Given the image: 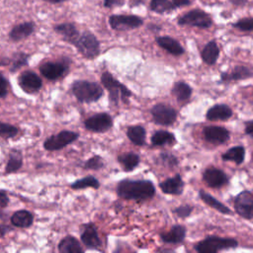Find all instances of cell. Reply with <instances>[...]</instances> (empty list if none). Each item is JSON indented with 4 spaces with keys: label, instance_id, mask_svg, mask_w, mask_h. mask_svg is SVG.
I'll list each match as a JSON object with an SVG mask.
<instances>
[{
    "label": "cell",
    "instance_id": "cell-1",
    "mask_svg": "<svg viewBox=\"0 0 253 253\" xmlns=\"http://www.w3.org/2000/svg\"><path fill=\"white\" fill-rule=\"evenodd\" d=\"M117 193L126 200H146L155 195V187L146 180H123L117 186Z\"/></svg>",
    "mask_w": 253,
    "mask_h": 253
},
{
    "label": "cell",
    "instance_id": "cell-2",
    "mask_svg": "<svg viewBox=\"0 0 253 253\" xmlns=\"http://www.w3.org/2000/svg\"><path fill=\"white\" fill-rule=\"evenodd\" d=\"M75 98L81 103H92L103 96V88L96 82L87 80H76L71 85Z\"/></svg>",
    "mask_w": 253,
    "mask_h": 253
},
{
    "label": "cell",
    "instance_id": "cell-3",
    "mask_svg": "<svg viewBox=\"0 0 253 253\" xmlns=\"http://www.w3.org/2000/svg\"><path fill=\"white\" fill-rule=\"evenodd\" d=\"M101 82L103 86L109 92V100L113 105H118L120 101L127 102L131 96V92L126 87V85L119 82L110 72L105 71L101 76Z\"/></svg>",
    "mask_w": 253,
    "mask_h": 253
},
{
    "label": "cell",
    "instance_id": "cell-4",
    "mask_svg": "<svg viewBox=\"0 0 253 253\" xmlns=\"http://www.w3.org/2000/svg\"><path fill=\"white\" fill-rule=\"evenodd\" d=\"M85 58L93 59L100 53V42L92 33L85 31L72 43Z\"/></svg>",
    "mask_w": 253,
    "mask_h": 253
},
{
    "label": "cell",
    "instance_id": "cell-5",
    "mask_svg": "<svg viewBox=\"0 0 253 253\" xmlns=\"http://www.w3.org/2000/svg\"><path fill=\"white\" fill-rule=\"evenodd\" d=\"M238 245L237 241L233 238H223L219 236H208L200 241L195 249L199 253H215L220 250L234 248Z\"/></svg>",
    "mask_w": 253,
    "mask_h": 253
},
{
    "label": "cell",
    "instance_id": "cell-6",
    "mask_svg": "<svg viewBox=\"0 0 253 253\" xmlns=\"http://www.w3.org/2000/svg\"><path fill=\"white\" fill-rule=\"evenodd\" d=\"M40 72L48 80H57L63 77L69 70V60L61 58L57 61H45L39 66Z\"/></svg>",
    "mask_w": 253,
    "mask_h": 253
},
{
    "label": "cell",
    "instance_id": "cell-7",
    "mask_svg": "<svg viewBox=\"0 0 253 253\" xmlns=\"http://www.w3.org/2000/svg\"><path fill=\"white\" fill-rule=\"evenodd\" d=\"M178 24L181 26H193L202 29L210 28L212 24L211 17L201 9H194L184 14L178 19Z\"/></svg>",
    "mask_w": 253,
    "mask_h": 253
},
{
    "label": "cell",
    "instance_id": "cell-8",
    "mask_svg": "<svg viewBox=\"0 0 253 253\" xmlns=\"http://www.w3.org/2000/svg\"><path fill=\"white\" fill-rule=\"evenodd\" d=\"M79 137V134L71 130H61L56 134L50 135L43 142V147L45 150L54 151L59 150L72 142H74Z\"/></svg>",
    "mask_w": 253,
    "mask_h": 253
},
{
    "label": "cell",
    "instance_id": "cell-9",
    "mask_svg": "<svg viewBox=\"0 0 253 253\" xmlns=\"http://www.w3.org/2000/svg\"><path fill=\"white\" fill-rule=\"evenodd\" d=\"M109 24L114 30L126 31L140 27L143 20L135 15H112L109 18Z\"/></svg>",
    "mask_w": 253,
    "mask_h": 253
},
{
    "label": "cell",
    "instance_id": "cell-10",
    "mask_svg": "<svg viewBox=\"0 0 253 253\" xmlns=\"http://www.w3.org/2000/svg\"><path fill=\"white\" fill-rule=\"evenodd\" d=\"M151 115L157 125L171 126L177 118V112L170 106L159 103L152 107Z\"/></svg>",
    "mask_w": 253,
    "mask_h": 253
},
{
    "label": "cell",
    "instance_id": "cell-11",
    "mask_svg": "<svg viewBox=\"0 0 253 253\" xmlns=\"http://www.w3.org/2000/svg\"><path fill=\"white\" fill-rule=\"evenodd\" d=\"M234 209L236 212L246 218H253V194L249 191H242L234 200Z\"/></svg>",
    "mask_w": 253,
    "mask_h": 253
},
{
    "label": "cell",
    "instance_id": "cell-12",
    "mask_svg": "<svg viewBox=\"0 0 253 253\" xmlns=\"http://www.w3.org/2000/svg\"><path fill=\"white\" fill-rule=\"evenodd\" d=\"M18 83L21 89L28 94L37 93L42 86V78L36 72L31 70L23 71L18 77Z\"/></svg>",
    "mask_w": 253,
    "mask_h": 253
},
{
    "label": "cell",
    "instance_id": "cell-13",
    "mask_svg": "<svg viewBox=\"0 0 253 253\" xmlns=\"http://www.w3.org/2000/svg\"><path fill=\"white\" fill-rule=\"evenodd\" d=\"M85 127L94 132H104L110 129L113 126L112 117L107 113H99L89 117L84 122Z\"/></svg>",
    "mask_w": 253,
    "mask_h": 253
},
{
    "label": "cell",
    "instance_id": "cell-14",
    "mask_svg": "<svg viewBox=\"0 0 253 253\" xmlns=\"http://www.w3.org/2000/svg\"><path fill=\"white\" fill-rule=\"evenodd\" d=\"M203 133L206 140L211 143L222 144L229 139V131L223 126H207L204 127Z\"/></svg>",
    "mask_w": 253,
    "mask_h": 253
},
{
    "label": "cell",
    "instance_id": "cell-15",
    "mask_svg": "<svg viewBox=\"0 0 253 253\" xmlns=\"http://www.w3.org/2000/svg\"><path fill=\"white\" fill-rule=\"evenodd\" d=\"M203 179L211 188H220L228 182L226 174L222 170L213 167H210L204 172Z\"/></svg>",
    "mask_w": 253,
    "mask_h": 253
},
{
    "label": "cell",
    "instance_id": "cell-16",
    "mask_svg": "<svg viewBox=\"0 0 253 253\" xmlns=\"http://www.w3.org/2000/svg\"><path fill=\"white\" fill-rule=\"evenodd\" d=\"M36 24L33 21L24 22L18 25H15L9 32V39L13 42H20L29 38L35 32Z\"/></svg>",
    "mask_w": 253,
    "mask_h": 253
},
{
    "label": "cell",
    "instance_id": "cell-17",
    "mask_svg": "<svg viewBox=\"0 0 253 253\" xmlns=\"http://www.w3.org/2000/svg\"><path fill=\"white\" fill-rule=\"evenodd\" d=\"M80 238L82 243L89 249H99L102 245L97 229L93 223H88L85 225Z\"/></svg>",
    "mask_w": 253,
    "mask_h": 253
},
{
    "label": "cell",
    "instance_id": "cell-18",
    "mask_svg": "<svg viewBox=\"0 0 253 253\" xmlns=\"http://www.w3.org/2000/svg\"><path fill=\"white\" fill-rule=\"evenodd\" d=\"M53 30H54V32H56L58 35H60L62 37L63 41H65L71 44L75 42V40L80 35L76 26L72 23H61V24L55 25L53 27Z\"/></svg>",
    "mask_w": 253,
    "mask_h": 253
},
{
    "label": "cell",
    "instance_id": "cell-19",
    "mask_svg": "<svg viewBox=\"0 0 253 253\" xmlns=\"http://www.w3.org/2000/svg\"><path fill=\"white\" fill-rule=\"evenodd\" d=\"M160 189L165 194L180 195L184 189V182L179 174H176L172 178H168L159 184Z\"/></svg>",
    "mask_w": 253,
    "mask_h": 253
},
{
    "label": "cell",
    "instance_id": "cell-20",
    "mask_svg": "<svg viewBox=\"0 0 253 253\" xmlns=\"http://www.w3.org/2000/svg\"><path fill=\"white\" fill-rule=\"evenodd\" d=\"M232 116V110L225 104L214 105L210 108L206 114L209 121H226Z\"/></svg>",
    "mask_w": 253,
    "mask_h": 253
},
{
    "label": "cell",
    "instance_id": "cell-21",
    "mask_svg": "<svg viewBox=\"0 0 253 253\" xmlns=\"http://www.w3.org/2000/svg\"><path fill=\"white\" fill-rule=\"evenodd\" d=\"M253 76V71L246 66L238 65L235 66L229 72H223L220 76L222 81H235V80H244Z\"/></svg>",
    "mask_w": 253,
    "mask_h": 253
},
{
    "label": "cell",
    "instance_id": "cell-22",
    "mask_svg": "<svg viewBox=\"0 0 253 253\" xmlns=\"http://www.w3.org/2000/svg\"><path fill=\"white\" fill-rule=\"evenodd\" d=\"M156 42L160 47L173 55H181L184 53V48L180 42L171 37H158L156 38Z\"/></svg>",
    "mask_w": 253,
    "mask_h": 253
},
{
    "label": "cell",
    "instance_id": "cell-23",
    "mask_svg": "<svg viewBox=\"0 0 253 253\" xmlns=\"http://www.w3.org/2000/svg\"><path fill=\"white\" fill-rule=\"evenodd\" d=\"M34 222V213L27 211L21 210L15 211L11 216V223L20 228H28Z\"/></svg>",
    "mask_w": 253,
    "mask_h": 253
},
{
    "label": "cell",
    "instance_id": "cell-24",
    "mask_svg": "<svg viewBox=\"0 0 253 253\" xmlns=\"http://www.w3.org/2000/svg\"><path fill=\"white\" fill-rule=\"evenodd\" d=\"M186 236V227L180 224L174 225L170 230L160 234L161 239L166 243H180Z\"/></svg>",
    "mask_w": 253,
    "mask_h": 253
},
{
    "label": "cell",
    "instance_id": "cell-25",
    "mask_svg": "<svg viewBox=\"0 0 253 253\" xmlns=\"http://www.w3.org/2000/svg\"><path fill=\"white\" fill-rule=\"evenodd\" d=\"M58 251L60 253H82L84 250L74 236L67 235L59 242Z\"/></svg>",
    "mask_w": 253,
    "mask_h": 253
},
{
    "label": "cell",
    "instance_id": "cell-26",
    "mask_svg": "<svg viewBox=\"0 0 253 253\" xmlns=\"http://www.w3.org/2000/svg\"><path fill=\"white\" fill-rule=\"evenodd\" d=\"M23 165V154L18 149H12L8 156V161L5 167V174L15 173L21 169Z\"/></svg>",
    "mask_w": 253,
    "mask_h": 253
},
{
    "label": "cell",
    "instance_id": "cell-27",
    "mask_svg": "<svg viewBox=\"0 0 253 253\" xmlns=\"http://www.w3.org/2000/svg\"><path fill=\"white\" fill-rule=\"evenodd\" d=\"M218 54H219V48L216 42L213 41L209 42L201 51L202 59L207 64H210V65H212L215 63V61L218 58Z\"/></svg>",
    "mask_w": 253,
    "mask_h": 253
},
{
    "label": "cell",
    "instance_id": "cell-28",
    "mask_svg": "<svg viewBox=\"0 0 253 253\" xmlns=\"http://www.w3.org/2000/svg\"><path fill=\"white\" fill-rule=\"evenodd\" d=\"M199 196H200L201 200H202L205 204H207L209 207H211V208H212V209L218 211L219 212L224 213V214H229V213L231 212V211H230L227 207H225L222 203H220L219 201H217L215 198H213L211 195L206 193L205 191H202V190H201V191L199 192Z\"/></svg>",
    "mask_w": 253,
    "mask_h": 253
},
{
    "label": "cell",
    "instance_id": "cell-29",
    "mask_svg": "<svg viewBox=\"0 0 253 253\" xmlns=\"http://www.w3.org/2000/svg\"><path fill=\"white\" fill-rule=\"evenodd\" d=\"M126 135L128 139L135 145H143L145 142L146 131L141 126H132L127 128Z\"/></svg>",
    "mask_w": 253,
    "mask_h": 253
},
{
    "label": "cell",
    "instance_id": "cell-30",
    "mask_svg": "<svg viewBox=\"0 0 253 253\" xmlns=\"http://www.w3.org/2000/svg\"><path fill=\"white\" fill-rule=\"evenodd\" d=\"M172 94L175 96L177 101L185 102L191 97L192 88L185 82H177L172 88Z\"/></svg>",
    "mask_w": 253,
    "mask_h": 253
},
{
    "label": "cell",
    "instance_id": "cell-31",
    "mask_svg": "<svg viewBox=\"0 0 253 253\" xmlns=\"http://www.w3.org/2000/svg\"><path fill=\"white\" fill-rule=\"evenodd\" d=\"M174 142H175L174 134L167 130H157L151 136V143L156 146L172 144Z\"/></svg>",
    "mask_w": 253,
    "mask_h": 253
},
{
    "label": "cell",
    "instance_id": "cell-32",
    "mask_svg": "<svg viewBox=\"0 0 253 253\" xmlns=\"http://www.w3.org/2000/svg\"><path fill=\"white\" fill-rule=\"evenodd\" d=\"M244 157H245V149L241 145L231 147L225 153L222 154L223 160L233 161L236 164H241L244 161Z\"/></svg>",
    "mask_w": 253,
    "mask_h": 253
},
{
    "label": "cell",
    "instance_id": "cell-33",
    "mask_svg": "<svg viewBox=\"0 0 253 253\" xmlns=\"http://www.w3.org/2000/svg\"><path fill=\"white\" fill-rule=\"evenodd\" d=\"M118 160L122 164V166L124 167V169L126 171H130V170L134 169L139 164V161H140L139 156L132 152H128V153L120 155L118 157Z\"/></svg>",
    "mask_w": 253,
    "mask_h": 253
},
{
    "label": "cell",
    "instance_id": "cell-34",
    "mask_svg": "<svg viewBox=\"0 0 253 253\" xmlns=\"http://www.w3.org/2000/svg\"><path fill=\"white\" fill-rule=\"evenodd\" d=\"M149 7L151 11L158 14L170 13L176 9L170 0H151Z\"/></svg>",
    "mask_w": 253,
    "mask_h": 253
},
{
    "label": "cell",
    "instance_id": "cell-35",
    "mask_svg": "<svg viewBox=\"0 0 253 253\" xmlns=\"http://www.w3.org/2000/svg\"><path fill=\"white\" fill-rule=\"evenodd\" d=\"M70 187L73 190H81V189H85V188H94V189H98L100 187V183L98 181V179H96L93 176H87L81 179H78L76 181H74Z\"/></svg>",
    "mask_w": 253,
    "mask_h": 253
},
{
    "label": "cell",
    "instance_id": "cell-36",
    "mask_svg": "<svg viewBox=\"0 0 253 253\" xmlns=\"http://www.w3.org/2000/svg\"><path fill=\"white\" fill-rule=\"evenodd\" d=\"M28 60H29V54L25 53V52H17L14 54L13 58L11 59V66H10V70L12 72L18 70L19 68L23 67L24 65L28 64Z\"/></svg>",
    "mask_w": 253,
    "mask_h": 253
},
{
    "label": "cell",
    "instance_id": "cell-37",
    "mask_svg": "<svg viewBox=\"0 0 253 253\" xmlns=\"http://www.w3.org/2000/svg\"><path fill=\"white\" fill-rule=\"evenodd\" d=\"M18 132H19V129L17 126L11 124L0 122V137L12 138V137H15L18 134Z\"/></svg>",
    "mask_w": 253,
    "mask_h": 253
},
{
    "label": "cell",
    "instance_id": "cell-38",
    "mask_svg": "<svg viewBox=\"0 0 253 253\" xmlns=\"http://www.w3.org/2000/svg\"><path fill=\"white\" fill-rule=\"evenodd\" d=\"M83 167L85 169H91V170H99L104 167V161L101 156L95 155L89 158L87 161H85Z\"/></svg>",
    "mask_w": 253,
    "mask_h": 253
},
{
    "label": "cell",
    "instance_id": "cell-39",
    "mask_svg": "<svg viewBox=\"0 0 253 253\" xmlns=\"http://www.w3.org/2000/svg\"><path fill=\"white\" fill-rule=\"evenodd\" d=\"M232 26L240 31L244 32H249L253 31V18L247 17V18H242L238 20L236 23L232 24Z\"/></svg>",
    "mask_w": 253,
    "mask_h": 253
},
{
    "label": "cell",
    "instance_id": "cell-40",
    "mask_svg": "<svg viewBox=\"0 0 253 253\" xmlns=\"http://www.w3.org/2000/svg\"><path fill=\"white\" fill-rule=\"evenodd\" d=\"M160 160L164 165H167L170 167H174L175 165L178 164L177 158L173 154L167 153V152H163L160 154Z\"/></svg>",
    "mask_w": 253,
    "mask_h": 253
},
{
    "label": "cell",
    "instance_id": "cell-41",
    "mask_svg": "<svg viewBox=\"0 0 253 253\" xmlns=\"http://www.w3.org/2000/svg\"><path fill=\"white\" fill-rule=\"evenodd\" d=\"M193 211V207L190 205H182L180 207H178L177 209L174 210V212L179 216V217H187L191 214V212Z\"/></svg>",
    "mask_w": 253,
    "mask_h": 253
},
{
    "label": "cell",
    "instance_id": "cell-42",
    "mask_svg": "<svg viewBox=\"0 0 253 253\" xmlns=\"http://www.w3.org/2000/svg\"><path fill=\"white\" fill-rule=\"evenodd\" d=\"M9 82L5 78V76L0 72V98H5L8 94Z\"/></svg>",
    "mask_w": 253,
    "mask_h": 253
},
{
    "label": "cell",
    "instance_id": "cell-43",
    "mask_svg": "<svg viewBox=\"0 0 253 253\" xmlns=\"http://www.w3.org/2000/svg\"><path fill=\"white\" fill-rule=\"evenodd\" d=\"M104 7L113 8V7H121L125 4V0H104Z\"/></svg>",
    "mask_w": 253,
    "mask_h": 253
},
{
    "label": "cell",
    "instance_id": "cell-44",
    "mask_svg": "<svg viewBox=\"0 0 253 253\" xmlns=\"http://www.w3.org/2000/svg\"><path fill=\"white\" fill-rule=\"evenodd\" d=\"M9 204V198L4 190H0V207L5 208Z\"/></svg>",
    "mask_w": 253,
    "mask_h": 253
},
{
    "label": "cell",
    "instance_id": "cell-45",
    "mask_svg": "<svg viewBox=\"0 0 253 253\" xmlns=\"http://www.w3.org/2000/svg\"><path fill=\"white\" fill-rule=\"evenodd\" d=\"M172 3L176 8H178V7H184V6L190 5L191 1L190 0H172Z\"/></svg>",
    "mask_w": 253,
    "mask_h": 253
},
{
    "label": "cell",
    "instance_id": "cell-46",
    "mask_svg": "<svg viewBox=\"0 0 253 253\" xmlns=\"http://www.w3.org/2000/svg\"><path fill=\"white\" fill-rule=\"evenodd\" d=\"M245 133L253 137V121L246 123V126H245Z\"/></svg>",
    "mask_w": 253,
    "mask_h": 253
},
{
    "label": "cell",
    "instance_id": "cell-47",
    "mask_svg": "<svg viewBox=\"0 0 253 253\" xmlns=\"http://www.w3.org/2000/svg\"><path fill=\"white\" fill-rule=\"evenodd\" d=\"M10 230H11L10 226H7L5 224H0V237H3Z\"/></svg>",
    "mask_w": 253,
    "mask_h": 253
},
{
    "label": "cell",
    "instance_id": "cell-48",
    "mask_svg": "<svg viewBox=\"0 0 253 253\" xmlns=\"http://www.w3.org/2000/svg\"><path fill=\"white\" fill-rule=\"evenodd\" d=\"M43 1H45V2H47V3H50V4H58V3L64 2V1H66V0H43Z\"/></svg>",
    "mask_w": 253,
    "mask_h": 253
},
{
    "label": "cell",
    "instance_id": "cell-49",
    "mask_svg": "<svg viewBox=\"0 0 253 253\" xmlns=\"http://www.w3.org/2000/svg\"><path fill=\"white\" fill-rule=\"evenodd\" d=\"M144 0H132V4L131 6H134V5H138V3H143Z\"/></svg>",
    "mask_w": 253,
    "mask_h": 253
}]
</instances>
